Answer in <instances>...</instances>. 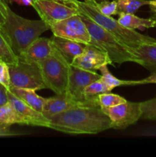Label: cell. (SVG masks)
Listing matches in <instances>:
<instances>
[{
  "label": "cell",
  "instance_id": "cell-1",
  "mask_svg": "<svg viewBox=\"0 0 156 157\" xmlns=\"http://www.w3.org/2000/svg\"><path fill=\"white\" fill-rule=\"evenodd\" d=\"M49 121V128L69 134H96L111 128V121L101 107L70 109Z\"/></svg>",
  "mask_w": 156,
  "mask_h": 157
},
{
  "label": "cell",
  "instance_id": "cell-2",
  "mask_svg": "<svg viewBox=\"0 0 156 157\" xmlns=\"http://www.w3.org/2000/svg\"><path fill=\"white\" fill-rule=\"evenodd\" d=\"M66 4L70 5L77 9L80 14L86 15L93 21L114 35L124 45L128 48H135L141 44L155 41V38L142 35L136 30L124 27L112 16H107L101 13L92 0H68Z\"/></svg>",
  "mask_w": 156,
  "mask_h": 157
},
{
  "label": "cell",
  "instance_id": "cell-3",
  "mask_svg": "<svg viewBox=\"0 0 156 157\" xmlns=\"http://www.w3.org/2000/svg\"><path fill=\"white\" fill-rule=\"evenodd\" d=\"M2 28L18 57L41 34L50 29L43 20L26 19L15 13L9 7L7 9L6 22Z\"/></svg>",
  "mask_w": 156,
  "mask_h": 157
},
{
  "label": "cell",
  "instance_id": "cell-4",
  "mask_svg": "<svg viewBox=\"0 0 156 157\" xmlns=\"http://www.w3.org/2000/svg\"><path fill=\"white\" fill-rule=\"evenodd\" d=\"M87 25L92 45L99 48L109 55L113 63L121 64L125 62L136 63V58L128 48L124 45L110 32L104 29L95 21L86 15L80 14Z\"/></svg>",
  "mask_w": 156,
  "mask_h": 157
},
{
  "label": "cell",
  "instance_id": "cell-5",
  "mask_svg": "<svg viewBox=\"0 0 156 157\" xmlns=\"http://www.w3.org/2000/svg\"><path fill=\"white\" fill-rule=\"evenodd\" d=\"M39 66L46 88L55 94L67 91L70 64L53 44L50 55L40 63Z\"/></svg>",
  "mask_w": 156,
  "mask_h": 157
},
{
  "label": "cell",
  "instance_id": "cell-6",
  "mask_svg": "<svg viewBox=\"0 0 156 157\" xmlns=\"http://www.w3.org/2000/svg\"><path fill=\"white\" fill-rule=\"evenodd\" d=\"M9 66L11 86L12 87L35 90L46 88L39 64L18 59L16 64Z\"/></svg>",
  "mask_w": 156,
  "mask_h": 157
},
{
  "label": "cell",
  "instance_id": "cell-7",
  "mask_svg": "<svg viewBox=\"0 0 156 157\" xmlns=\"http://www.w3.org/2000/svg\"><path fill=\"white\" fill-rule=\"evenodd\" d=\"M54 35L84 44H91V37L80 14L72 15L50 26Z\"/></svg>",
  "mask_w": 156,
  "mask_h": 157
},
{
  "label": "cell",
  "instance_id": "cell-8",
  "mask_svg": "<svg viewBox=\"0 0 156 157\" xmlns=\"http://www.w3.org/2000/svg\"><path fill=\"white\" fill-rule=\"evenodd\" d=\"M111 121V128L124 130L141 119V102L125 101L112 107H101Z\"/></svg>",
  "mask_w": 156,
  "mask_h": 157
},
{
  "label": "cell",
  "instance_id": "cell-9",
  "mask_svg": "<svg viewBox=\"0 0 156 157\" xmlns=\"http://www.w3.org/2000/svg\"><path fill=\"white\" fill-rule=\"evenodd\" d=\"M32 7L49 27L58 21L79 14L75 7L58 0H33Z\"/></svg>",
  "mask_w": 156,
  "mask_h": 157
},
{
  "label": "cell",
  "instance_id": "cell-10",
  "mask_svg": "<svg viewBox=\"0 0 156 157\" xmlns=\"http://www.w3.org/2000/svg\"><path fill=\"white\" fill-rule=\"evenodd\" d=\"M82 107H100L90 101H77L74 99L68 92H66L61 94H56L51 98H45V102L41 113L49 120L58 113H63L70 109Z\"/></svg>",
  "mask_w": 156,
  "mask_h": 157
},
{
  "label": "cell",
  "instance_id": "cell-11",
  "mask_svg": "<svg viewBox=\"0 0 156 157\" xmlns=\"http://www.w3.org/2000/svg\"><path fill=\"white\" fill-rule=\"evenodd\" d=\"M113 64L109 55L99 48L92 44H85L84 51L77 55L71 65L85 70L96 71L105 65Z\"/></svg>",
  "mask_w": 156,
  "mask_h": 157
},
{
  "label": "cell",
  "instance_id": "cell-12",
  "mask_svg": "<svg viewBox=\"0 0 156 157\" xmlns=\"http://www.w3.org/2000/svg\"><path fill=\"white\" fill-rule=\"evenodd\" d=\"M100 78L101 75L96 73L95 71L85 70L70 64L69 85L67 92H68L74 99L77 101H88L85 100L84 98V88L90 83L99 79Z\"/></svg>",
  "mask_w": 156,
  "mask_h": 157
},
{
  "label": "cell",
  "instance_id": "cell-13",
  "mask_svg": "<svg viewBox=\"0 0 156 157\" xmlns=\"http://www.w3.org/2000/svg\"><path fill=\"white\" fill-rule=\"evenodd\" d=\"M8 99L9 104L12 105L15 112L22 120L24 125L49 128L50 121L46 118L42 114V113L28 105L9 90H8Z\"/></svg>",
  "mask_w": 156,
  "mask_h": 157
},
{
  "label": "cell",
  "instance_id": "cell-14",
  "mask_svg": "<svg viewBox=\"0 0 156 157\" xmlns=\"http://www.w3.org/2000/svg\"><path fill=\"white\" fill-rule=\"evenodd\" d=\"M52 44L50 38L39 37L18 56V59L28 63L39 64L50 55Z\"/></svg>",
  "mask_w": 156,
  "mask_h": 157
},
{
  "label": "cell",
  "instance_id": "cell-15",
  "mask_svg": "<svg viewBox=\"0 0 156 157\" xmlns=\"http://www.w3.org/2000/svg\"><path fill=\"white\" fill-rule=\"evenodd\" d=\"M128 49L136 57V64L156 75V41L143 43L137 47L128 48Z\"/></svg>",
  "mask_w": 156,
  "mask_h": 157
},
{
  "label": "cell",
  "instance_id": "cell-16",
  "mask_svg": "<svg viewBox=\"0 0 156 157\" xmlns=\"http://www.w3.org/2000/svg\"><path fill=\"white\" fill-rule=\"evenodd\" d=\"M51 44L59 51L65 59L71 64L73 60L80 55L85 48V44L73 40L52 35L50 38Z\"/></svg>",
  "mask_w": 156,
  "mask_h": 157
},
{
  "label": "cell",
  "instance_id": "cell-17",
  "mask_svg": "<svg viewBox=\"0 0 156 157\" xmlns=\"http://www.w3.org/2000/svg\"><path fill=\"white\" fill-rule=\"evenodd\" d=\"M9 90L28 105L31 106L35 110L41 113L42 112L43 107L45 102V98L39 96L36 93V90L28 88H20V87H15L12 86H10Z\"/></svg>",
  "mask_w": 156,
  "mask_h": 157
},
{
  "label": "cell",
  "instance_id": "cell-18",
  "mask_svg": "<svg viewBox=\"0 0 156 157\" xmlns=\"http://www.w3.org/2000/svg\"><path fill=\"white\" fill-rule=\"evenodd\" d=\"M118 21L124 27L129 29H145L156 27V20L153 18H143L136 16L135 14L119 13Z\"/></svg>",
  "mask_w": 156,
  "mask_h": 157
},
{
  "label": "cell",
  "instance_id": "cell-19",
  "mask_svg": "<svg viewBox=\"0 0 156 157\" xmlns=\"http://www.w3.org/2000/svg\"><path fill=\"white\" fill-rule=\"evenodd\" d=\"M13 124H23L22 120L9 102L0 105V132H4Z\"/></svg>",
  "mask_w": 156,
  "mask_h": 157
},
{
  "label": "cell",
  "instance_id": "cell-20",
  "mask_svg": "<svg viewBox=\"0 0 156 157\" xmlns=\"http://www.w3.org/2000/svg\"><path fill=\"white\" fill-rule=\"evenodd\" d=\"M107 66L108 65L100 67L99 71L101 72V79L109 86L111 90L120 86H134L148 84L146 78L140 81H125V80L118 79L110 73Z\"/></svg>",
  "mask_w": 156,
  "mask_h": 157
},
{
  "label": "cell",
  "instance_id": "cell-21",
  "mask_svg": "<svg viewBox=\"0 0 156 157\" xmlns=\"http://www.w3.org/2000/svg\"><path fill=\"white\" fill-rule=\"evenodd\" d=\"M110 91L111 90L109 86L100 78L99 79L90 83L84 88V95L85 100L99 106V99H98L99 95Z\"/></svg>",
  "mask_w": 156,
  "mask_h": 157
},
{
  "label": "cell",
  "instance_id": "cell-22",
  "mask_svg": "<svg viewBox=\"0 0 156 157\" xmlns=\"http://www.w3.org/2000/svg\"><path fill=\"white\" fill-rule=\"evenodd\" d=\"M0 60L9 65L16 64L18 57L14 52L9 40L2 26H0Z\"/></svg>",
  "mask_w": 156,
  "mask_h": 157
},
{
  "label": "cell",
  "instance_id": "cell-23",
  "mask_svg": "<svg viewBox=\"0 0 156 157\" xmlns=\"http://www.w3.org/2000/svg\"><path fill=\"white\" fill-rule=\"evenodd\" d=\"M116 2L119 14H135L142 6L151 4L150 0H116Z\"/></svg>",
  "mask_w": 156,
  "mask_h": 157
},
{
  "label": "cell",
  "instance_id": "cell-24",
  "mask_svg": "<svg viewBox=\"0 0 156 157\" xmlns=\"http://www.w3.org/2000/svg\"><path fill=\"white\" fill-rule=\"evenodd\" d=\"M99 104L100 107H112L116 105L125 103L126 100L119 95L116 94H112L110 92L102 94L98 98Z\"/></svg>",
  "mask_w": 156,
  "mask_h": 157
},
{
  "label": "cell",
  "instance_id": "cell-25",
  "mask_svg": "<svg viewBox=\"0 0 156 157\" xmlns=\"http://www.w3.org/2000/svg\"><path fill=\"white\" fill-rule=\"evenodd\" d=\"M142 116L141 119L156 121V98L141 102Z\"/></svg>",
  "mask_w": 156,
  "mask_h": 157
},
{
  "label": "cell",
  "instance_id": "cell-26",
  "mask_svg": "<svg viewBox=\"0 0 156 157\" xmlns=\"http://www.w3.org/2000/svg\"><path fill=\"white\" fill-rule=\"evenodd\" d=\"M94 4L101 13L107 16H112L119 14L116 0H103L99 2H94Z\"/></svg>",
  "mask_w": 156,
  "mask_h": 157
},
{
  "label": "cell",
  "instance_id": "cell-27",
  "mask_svg": "<svg viewBox=\"0 0 156 157\" xmlns=\"http://www.w3.org/2000/svg\"><path fill=\"white\" fill-rule=\"evenodd\" d=\"M0 83L9 90L11 86L9 66L3 61L0 60Z\"/></svg>",
  "mask_w": 156,
  "mask_h": 157
},
{
  "label": "cell",
  "instance_id": "cell-28",
  "mask_svg": "<svg viewBox=\"0 0 156 157\" xmlns=\"http://www.w3.org/2000/svg\"><path fill=\"white\" fill-rule=\"evenodd\" d=\"M8 102V89L0 83V105H3Z\"/></svg>",
  "mask_w": 156,
  "mask_h": 157
},
{
  "label": "cell",
  "instance_id": "cell-29",
  "mask_svg": "<svg viewBox=\"0 0 156 157\" xmlns=\"http://www.w3.org/2000/svg\"><path fill=\"white\" fill-rule=\"evenodd\" d=\"M12 2H16L17 4L20 6H33V0H11Z\"/></svg>",
  "mask_w": 156,
  "mask_h": 157
},
{
  "label": "cell",
  "instance_id": "cell-30",
  "mask_svg": "<svg viewBox=\"0 0 156 157\" xmlns=\"http://www.w3.org/2000/svg\"><path fill=\"white\" fill-rule=\"evenodd\" d=\"M6 15H7V11L3 10L2 8H0V26H2L6 22Z\"/></svg>",
  "mask_w": 156,
  "mask_h": 157
},
{
  "label": "cell",
  "instance_id": "cell-31",
  "mask_svg": "<svg viewBox=\"0 0 156 157\" xmlns=\"http://www.w3.org/2000/svg\"><path fill=\"white\" fill-rule=\"evenodd\" d=\"M146 79L148 81V84H156V75L151 74Z\"/></svg>",
  "mask_w": 156,
  "mask_h": 157
},
{
  "label": "cell",
  "instance_id": "cell-32",
  "mask_svg": "<svg viewBox=\"0 0 156 157\" xmlns=\"http://www.w3.org/2000/svg\"><path fill=\"white\" fill-rule=\"evenodd\" d=\"M150 9H151V18H154L156 20V6L153 5H150Z\"/></svg>",
  "mask_w": 156,
  "mask_h": 157
},
{
  "label": "cell",
  "instance_id": "cell-33",
  "mask_svg": "<svg viewBox=\"0 0 156 157\" xmlns=\"http://www.w3.org/2000/svg\"><path fill=\"white\" fill-rule=\"evenodd\" d=\"M9 5L6 4V2H4L3 1H2V0H0V8H2V9H3V10L5 11H7L8 8H9Z\"/></svg>",
  "mask_w": 156,
  "mask_h": 157
},
{
  "label": "cell",
  "instance_id": "cell-34",
  "mask_svg": "<svg viewBox=\"0 0 156 157\" xmlns=\"http://www.w3.org/2000/svg\"><path fill=\"white\" fill-rule=\"evenodd\" d=\"M150 2H151V4L150 5H153V6H156V0H150Z\"/></svg>",
  "mask_w": 156,
  "mask_h": 157
},
{
  "label": "cell",
  "instance_id": "cell-35",
  "mask_svg": "<svg viewBox=\"0 0 156 157\" xmlns=\"http://www.w3.org/2000/svg\"><path fill=\"white\" fill-rule=\"evenodd\" d=\"M2 1H3L4 2H6V4H10V3H12V2H11V0H2Z\"/></svg>",
  "mask_w": 156,
  "mask_h": 157
},
{
  "label": "cell",
  "instance_id": "cell-36",
  "mask_svg": "<svg viewBox=\"0 0 156 157\" xmlns=\"http://www.w3.org/2000/svg\"><path fill=\"white\" fill-rule=\"evenodd\" d=\"M58 1H60V2H64V3H67V2L68 1V0H58Z\"/></svg>",
  "mask_w": 156,
  "mask_h": 157
},
{
  "label": "cell",
  "instance_id": "cell-37",
  "mask_svg": "<svg viewBox=\"0 0 156 157\" xmlns=\"http://www.w3.org/2000/svg\"><path fill=\"white\" fill-rule=\"evenodd\" d=\"M92 1L95 2H102L103 1V0H92Z\"/></svg>",
  "mask_w": 156,
  "mask_h": 157
}]
</instances>
